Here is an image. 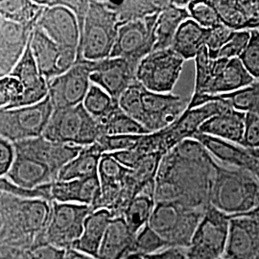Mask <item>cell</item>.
I'll return each instance as SVG.
<instances>
[{
    "label": "cell",
    "mask_w": 259,
    "mask_h": 259,
    "mask_svg": "<svg viewBox=\"0 0 259 259\" xmlns=\"http://www.w3.org/2000/svg\"><path fill=\"white\" fill-rule=\"evenodd\" d=\"M216 161L202 144L186 139L163 157L155 183L156 203L205 210Z\"/></svg>",
    "instance_id": "cell-1"
},
{
    "label": "cell",
    "mask_w": 259,
    "mask_h": 259,
    "mask_svg": "<svg viewBox=\"0 0 259 259\" xmlns=\"http://www.w3.org/2000/svg\"><path fill=\"white\" fill-rule=\"evenodd\" d=\"M208 204L230 216L253 211L259 204L258 178L249 171L216 163Z\"/></svg>",
    "instance_id": "cell-2"
},
{
    "label": "cell",
    "mask_w": 259,
    "mask_h": 259,
    "mask_svg": "<svg viewBox=\"0 0 259 259\" xmlns=\"http://www.w3.org/2000/svg\"><path fill=\"white\" fill-rule=\"evenodd\" d=\"M229 108L232 107L227 101H218L185 110L174 123L166 128L144 135L136 148L144 156L153 153H161L165 156L183 141L193 139L205 121Z\"/></svg>",
    "instance_id": "cell-3"
},
{
    "label": "cell",
    "mask_w": 259,
    "mask_h": 259,
    "mask_svg": "<svg viewBox=\"0 0 259 259\" xmlns=\"http://www.w3.org/2000/svg\"><path fill=\"white\" fill-rule=\"evenodd\" d=\"M120 27L116 14L104 1H90L77 61H101L110 58Z\"/></svg>",
    "instance_id": "cell-4"
},
{
    "label": "cell",
    "mask_w": 259,
    "mask_h": 259,
    "mask_svg": "<svg viewBox=\"0 0 259 259\" xmlns=\"http://www.w3.org/2000/svg\"><path fill=\"white\" fill-rule=\"evenodd\" d=\"M102 136L100 123L85 111L83 104L54 110L42 134L50 141L80 147L93 145Z\"/></svg>",
    "instance_id": "cell-5"
},
{
    "label": "cell",
    "mask_w": 259,
    "mask_h": 259,
    "mask_svg": "<svg viewBox=\"0 0 259 259\" xmlns=\"http://www.w3.org/2000/svg\"><path fill=\"white\" fill-rule=\"evenodd\" d=\"M205 210L186 208L176 203H156L148 226L168 247L186 249Z\"/></svg>",
    "instance_id": "cell-6"
},
{
    "label": "cell",
    "mask_w": 259,
    "mask_h": 259,
    "mask_svg": "<svg viewBox=\"0 0 259 259\" xmlns=\"http://www.w3.org/2000/svg\"><path fill=\"white\" fill-rule=\"evenodd\" d=\"M185 62L171 47L155 50L139 62L136 80L149 92L171 93L182 74Z\"/></svg>",
    "instance_id": "cell-7"
},
{
    "label": "cell",
    "mask_w": 259,
    "mask_h": 259,
    "mask_svg": "<svg viewBox=\"0 0 259 259\" xmlns=\"http://www.w3.org/2000/svg\"><path fill=\"white\" fill-rule=\"evenodd\" d=\"M231 216L208 205L189 246L186 259H219L223 257L229 236Z\"/></svg>",
    "instance_id": "cell-8"
},
{
    "label": "cell",
    "mask_w": 259,
    "mask_h": 259,
    "mask_svg": "<svg viewBox=\"0 0 259 259\" xmlns=\"http://www.w3.org/2000/svg\"><path fill=\"white\" fill-rule=\"evenodd\" d=\"M53 111L49 96L36 105L0 110V138L16 143L41 137Z\"/></svg>",
    "instance_id": "cell-9"
},
{
    "label": "cell",
    "mask_w": 259,
    "mask_h": 259,
    "mask_svg": "<svg viewBox=\"0 0 259 259\" xmlns=\"http://www.w3.org/2000/svg\"><path fill=\"white\" fill-rule=\"evenodd\" d=\"M93 211L90 205L53 201L44 243L59 250L72 249L83 233L87 217Z\"/></svg>",
    "instance_id": "cell-10"
},
{
    "label": "cell",
    "mask_w": 259,
    "mask_h": 259,
    "mask_svg": "<svg viewBox=\"0 0 259 259\" xmlns=\"http://www.w3.org/2000/svg\"><path fill=\"white\" fill-rule=\"evenodd\" d=\"M158 13L120 26L110 58H122L139 65V62L154 50Z\"/></svg>",
    "instance_id": "cell-11"
},
{
    "label": "cell",
    "mask_w": 259,
    "mask_h": 259,
    "mask_svg": "<svg viewBox=\"0 0 259 259\" xmlns=\"http://www.w3.org/2000/svg\"><path fill=\"white\" fill-rule=\"evenodd\" d=\"M90 61L79 60L69 70L48 81V96L54 110L83 104L92 84Z\"/></svg>",
    "instance_id": "cell-12"
},
{
    "label": "cell",
    "mask_w": 259,
    "mask_h": 259,
    "mask_svg": "<svg viewBox=\"0 0 259 259\" xmlns=\"http://www.w3.org/2000/svg\"><path fill=\"white\" fill-rule=\"evenodd\" d=\"M29 44L37 68L47 82L64 74L77 62V50L60 47L37 26L33 30Z\"/></svg>",
    "instance_id": "cell-13"
},
{
    "label": "cell",
    "mask_w": 259,
    "mask_h": 259,
    "mask_svg": "<svg viewBox=\"0 0 259 259\" xmlns=\"http://www.w3.org/2000/svg\"><path fill=\"white\" fill-rule=\"evenodd\" d=\"M91 82L103 89L111 98L118 102L123 93L136 80L138 65L122 58H108L90 62Z\"/></svg>",
    "instance_id": "cell-14"
},
{
    "label": "cell",
    "mask_w": 259,
    "mask_h": 259,
    "mask_svg": "<svg viewBox=\"0 0 259 259\" xmlns=\"http://www.w3.org/2000/svg\"><path fill=\"white\" fill-rule=\"evenodd\" d=\"M226 259H255L259 255V215L254 211L231 216Z\"/></svg>",
    "instance_id": "cell-15"
},
{
    "label": "cell",
    "mask_w": 259,
    "mask_h": 259,
    "mask_svg": "<svg viewBox=\"0 0 259 259\" xmlns=\"http://www.w3.org/2000/svg\"><path fill=\"white\" fill-rule=\"evenodd\" d=\"M142 126L149 133H156L174 123L186 110L187 105L180 95L142 91Z\"/></svg>",
    "instance_id": "cell-16"
},
{
    "label": "cell",
    "mask_w": 259,
    "mask_h": 259,
    "mask_svg": "<svg viewBox=\"0 0 259 259\" xmlns=\"http://www.w3.org/2000/svg\"><path fill=\"white\" fill-rule=\"evenodd\" d=\"M47 37L60 47L77 50L81 33L74 14L65 6H46L37 23Z\"/></svg>",
    "instance_id": "cell-17"
},
{
    "label": "cell",
    "mask_w": 259,
    "mask_h": 259,
    "mask_svg": "<svg viewBox=\"0 0 259 259\" xmlns=\"http://www.w3.org/2000/svg\"><path fill=\"white\" fill-rule=\"evenodd\" d=\"M16 153L33 157L47 164L56 176L70 160L79 155L83 147L50 141L42 136L14 143Z\"/></svg>",
    "instance_id": "cell-18"
},
{
    "label": "cell",
    "mask_w": 259,
    "mask_h": 259,
    "mask_svg": "<svg viewBox=\"0 0 259 259\" xmlns=\"http://www.w3.org/2000/svg\"><path fill=\"white\" fill-rule=\"evenodd\" d=\"M255 81L239 58L216 59L212 60L209 80L203 94L218 95L233 93L249 87Z\"/></svg>",
    "instance_id": "cell-19"
},
{
    "label": "cell",
    "mask_w": 259,
    "mask_h": 259,
    "mask_svg": "<svg viewBox=\"0 0 259 259\" xmlns=\"http://www.w3.org/2000/svg\"><path fill=\"white\" fill-rule=\"evenodd\" d=\"M193 139L226 165L249 171L259 179V159L251 154L250 149L201 133H197Z\"/></svg>",
    "instance_id": "cell-20"
},
{
    "label": "cell",
    "mask_w": 259,
    "mask_h": 259,
    "mask_svg": "<svg viewBox=\"0 0 259 259\" xmlns=\"http://www.w3.org/2000/svg\"><path fill=\"white\" fill-rule=\"evenodd\" d=\"M34 29L0 17V74L12 72L23 55Z\"/></svg>",
    "instance_id": "cell-21"
},
{
    "label": "cell",
    "mask_w": 259,
    "mask_h": 259,
    "mask_svg": "<svg viewBox=\"0 0 259 259\" xmlns=\"http://www.w3.org/2000/svg\"><path fill=\"white\" fill-rule=\"evenodd\" d=\"M10 75L17 78L23 88L19 108L36 105L48 96V83L37 68L30 44H28L23 55Z\"/></svg>",
    "instance_id": "cell-22"
},
{
    "label": "cell",
    "mask_w": 259,
    "mask_h": 259,
    "mask_svg": "<svg viewBox=\"0 0 259 259\" xmlns=\"http://www.w3.org/2000/svg\"><path fill=\"white\" fill-rule=\"evenodd\" d=\"M220 22L232 31L259 29V1H208Z\"/></svg>",
    "instance_id": "cell-23"
},
{
    "label": "cell",
    "mask_w": 259,
    "mask_h": 259,
    "mask_svg": "<svg viewBox=\"0 0 259 259\" xmlns=\"http://www.w3.org/2000/svg\"><path fill=\"white\" fill-rule=\"evenodd\" d=\"M101 195V185L98 176L82 180L57 181L51 184L52 202L90 205L97 204Z\"/></svg>",
    "instance_id": "cell-24"
},
{
    "label": "cell",
    "mask_w": 259,
    "mask_h": 259,
    "mask_svg": "<svg viewBox=\"0 0 259 259\" xmlns=\"http://www.w3.org/2000/svg\"><path fill=\"white\" fill-rule=\"evenodd\" d=\"M5 177L13 184L25 189H35L58 181V177L47 164L19 153H16L15 160Z\"/></svg>",
    "instance_id": "cell-25"
},
{
    "label": "cell",
    "mask_w": 259,
    "mask_h": 259,
    "mask_svg": "<svg viewBox=\"0 0 259 259\" xmlns=\"http://www.w3.org/2000/svg\"><path fill=\"white\" fill-rule=\"evenodd\" d=\"M245 116V112L229 108L205 121L200 127L199 133L242 146Z\"/></svg>",
    "instance_id": "cell-26"
},
{
    "label": "cell",
    "mask_w": 259,
    "mask_h": 259,
    "mask_svg": "<svg viewBox=\"0 0 259 259\" xmlns=\"http://www.w3.org/2000/svg\"><path fill=\"white\" fill-rule=\"evenodd\" d=\"M136 235L123 217L111 220L105 233L98 259H122L133 252Z\"/></svg>",
    "instance_id": "cell-27"
},
{
    "label": "cell",
    "mask_w": 259,
    "mask_h": 259,
    "mask_svg": "<svg viewBox=\"0 0 259 259\" xmlns=\"http://www.w3.org/2000/svg\"><path fill=\"white\" fill-rule=\"evenodd\" d=\"M112 219L113 216L108 209L93 211L87 217L83 224V233L72 249L98 258L105 233Z\"/></svg>",
    "instance_id": "cell-28"
},
{
    "label": "cell",
    "mask_w": 259,
    "mask_h": 259,
    "mask_svg": "<svg viewBox=\"0 0 259 259\" xmlns=\"http://www.w3.org/2000/svg\"><path fill=\"white\" fill-rule=\"evenodd\" d=\"M189 19L190 16L186 7L178 6L174 1H170L166 7L158 13L155 26L156 44L153 51L171 47L178 29Z\"/></svg>",
    "instance_id": "cell-29"
},
{
    "label": "cell",
    "mask_w": 259,
    "mask_h": 259,
    "mask_svg": "<svg viewBox=\"0 0 259 259\" xmlns=\"http://www.w3.org/2000/svg\"><path fill=\"white\" fill-rule=\"evenodd\" d=\"M207 33L208 29L200 26L193 19H187L178 29L171 48L185 61L195 59L205 47Z\"/></svg>",
    "instance_id": "cell-30"
},
{
    "label": "cell",
    "mask_w": 259,
    "mask_h": 259,
    "mask_svg": "<svg viewBox=\"0 0 259 259\" xmlns=\"http://www.w3.org/2000/svg\"><path fill=\"white\" fill-rule=\"evenodd\" d=\"M170 1L162 0H125L120 2L104 1L105 5L113 11L119 21L120 26L142 20L153 16L165 8Z\"/></svg>",
    "instance_id": "cell-31"
},
{
    "label": "cell",
    "mask_w": 259,
    "mask_h": 259,
    "mask_svg": "<svg viewBox=\"0 0 259 259\" xmlns=\"http://www.w3.org/2000/svg\"><path fill=\"white\" fill-rule=\"evenodd\" d=\"M102 156L101 151L95 144L83 147L77 157L63 167L58 181L82 180L98 176V167Z\"/></svg>",
    "instance_id": "cell-32"
},
{
    "label": "cell",
    "mask_w": 259,
    "mask_h": 259,
    "mask_svg": "<svg viewBox=\"0 0 259 259\" xmlns=\"http://www.w3.org/2000/svg\"><path fill=\"white\" fill-rule=\"evenodd\" d=\"M46 6L37 1L5 0L0 1V17L23 26L36 27Z\"/></svg>",
    "instance_id": "cell-33"
},
{
    "label": "cell",
    "mask_w": 259,
    "mask_h": 259,
    "mask_svg": "<svg viewBox=\"0 0 259 259\" xmlns=\"http://www.w3.org/2000/svg\"><path fill=\"white\" fill-rule=\"evenodd\" d=\"M154 193L155 185L146 188L130 203L122 216L135 234L148 225L156 205Z\"/></svg>",
    "instance_id": "cell-34"
},
{
    "label": "cell",
    "mask_w": 259,
    "mask_h": 259,
    "mask_svg": "<svg viewBox=\"0 0 259 259\" xmlns=\"http://www.w3.org/2000/svg\"><path fill=\"white\" fill-rule=\"evenodd\" d=\"M99 123L104 136H137L150 134L139 122L130 117L122 111L119 106Z\"/></svg>",
    "instance_id": "cell-35"
},
{
    "label": "cell",
    "mask_w": 259,
    "mask_h": 259,
    "mask_svg": "<svg viewBox=\"0 0 259 259\" xmlns=\"http://www.w3.org/2000/svg\"><path fill=\"white\" fill-rule=\"evenodd\" d=\"M83 106L93 118L100 122L118 107V102L114 101L100 87L92 83L83 100Z\"/></svg>",
    "instance_id": "cell-36"
},
{
    "label": "cell",
    "mask_w": 259,
    "mask_h": 259,
    "mask_svg": "<svg viewBox=\"0 0 259 259\" xmlns=\"http://www.w3.org/2000/svg\"><path fill=\"white\" fill-rule=\"evenodd\" d=\"M166 248L169 247L165 240L146 225L136 235L133 252L147 256Z\"/></svg>",
    "instance_id": "cell-37"
},
{
    "label": "cell",
    "mask_w": 259,
    "mask_h": 259,
    "mask_svg": "<svg viewBox=\"0 0 259 259\" xmlns=\"http://www.w3.org/2000/svg\"><path fill=\"white\" fill-rule=\"evenodd\" d=\"M23 88L12 75L0 77V110H14L20 107Z\"/></svg>",
    "instance_id": "cell-38"
},
{
    "label": "cell",
    "mask_w": 259,
    "mask_h": 259,
    "mask_svg": "<svg viewBox=\"0 0 259 259\" xmlns=\"http://www.w3.org/2000/svg\"><path fill=\"white\" fill-rule=\"evenodd\" d=\"M142 91L143 87L137 81L132 83L118 99V106L130 117L142 125L143 108H142Z\"/></svg>",
    "instance_id": "cell-39"
},
{
    "label": "cell",
    "mask_w": 259,
    "mask_h": 259,
    "mask_svg": "<svg viewBox=\"0 0 259 259\" xmlns=\"http://www.w3.org/2000/svg\"><path fill=\"white\" fill-rule=\"evenodd\" d=\"M130 169L120 163L108 154H104L98 167V178L100 185H114L124 183Z\"/></svg>",
    "instance_id": "cell-40"
},
{
    "label": "cell",
    "mask_w": 259,
    "mask_h": 259,
    "mask_svg": "<svg viewBox=\"0 0 259 259\" xmlns=\"http://www.w3.org/2000/svg\"><path fill=\"white\" fill-rule=\"evenodd\" d=\"M144 135L102 136L94 144L104 154H111L136 148Z\"/></svg>",
    "instance_id": "cell-41"
},
{
    "label": "cell",
    "mask_w": 259,
    "mask_h": 259,
    "mask_svg": "<svg viewBox=\"0 0 259 259\" xmlns=\"http://www.w3.org/2000/svg\"><path fill=\"white\" fill-rule=\"evenodd\" d=\"M186 9L189 13L190 19L205 29L214 27L221 23L216 11L208 1H189Z\"/></svg>",
    "instance_id": "cell-42"
},
{
    "label": "cell",
    "mask_w": 259,
    "mask_h": 259,
    "mask_svg": "<svg viewBox=\"0 0 259 259\" xmlns=\"http://www.w3.org/2000/svg\"><path fill=\"white\" fill-rule=\"evenodd\" d=\"M195 85L192 95H202L209 80L212 59L209 57L208 49L203 47L195 57Z\"/></svg>",
    "instance_id": "cell-43"
},
{
    "label": "cell",
    "mask_w": 259,
    "mask_h": 259,
    "mask_svg": "<svg viewBox=\"0 0 259 259\" xmlns=\"http://www.w3.org/2000/svg\"><path fill=\"white\" fill-rule=\"evenodd\" d=\"M245 68L255 80H259V30H250V37L247 47L239 56Z\"/></svg>",
    "instance_id": "cell-44"
},
{
    "label": "cell",
    "mask_w": 259,
    "mask_h": 259,
    "mask_svg": "<svg viewBox=\"0 0 259 259\" xmlns=\"http://www.w3.org/2000/svg\"><path fill=\"white\" fill-rule=\"evenodd\" d=\"M250 37V30L235 31L231 39L217 52L213 60L239 58L247 47Z\"/></svg>",
    "instance_id": "cell-45"
},
{
    "label": "cell",
    "mask_w": 259,
    "mask_h": 259,
    "mask_svg": "<svg viewBox=\"0 0 259 259\" xmlns=\"http://www.w3.org/2000/svg\"><path fill=\"white\" fill-rule=\"evenodd\" d=\"M234 32L222 23L208 29L205 47L208 49V54L212 60L217 52L231 39Z\"/></svg>",
    "instance_id": "cell-46"
},
{
    "label": "cell",
    "mask_w": 259,
    "mask_h": 259,
    "mask_svg": "<svg viewBox=\"0 0 259 259\" xmlns=\"http://www.w3.org/2000/svg\"><path fill=\"white\" fill-rule=\"evenodd\" d=\"M38 4L45 5V6H52V5H62L70 10L76 17L80 33L82 35L83 25L85 18L90 8V0H47V1H37Z\"/></svg>",
    "instance_id": "cell-47"
},
{
    "label": "cell",
    "mask_w": 259,
    "mask_h": 259,
    "mask_svg": "<svg viewBox=\"0 0 259 259\" xmlns=\"http://www.w3.org/2000/svg\"><path fill=\"white\" fill-rule=\"evenodd\" d=\"M242 146L250 150L259 148V109L246 112Z\"/></svg>",
    "instance_id": "cell-48"
},
{
    "label": "cell",
    "mask_w": 259,
    "mask_h": 259,
    "mask_svg": "<svg viewBox=\"0 0 259 259\" xmlns=\"http://www.w3.org/2000/svg\"><path fill=\"white\" fill-rule=\"evenodd\" d=\"M65 250L56 249L47 243L32 246L26 251L25 259H63Z\"/></svg>",
    "instance_id": "cell-49"
},
{
    "label": "cell",
    "mask_w": 259,
    "mask_h": 259,
    "mask_svg": "<svg viewBox=\"0 0 259 259\" xmlns=\"http://www.w3.org/2000/svg\"><path fill=\"white\" fill-rule=\"evenodd\" d=\"M15 157L16 151L14 143L0 138V178L7 175L15 160Z\"/></svg>",
    "instance_id": "cell-50"
},
{
    "label": "cell",
    "mask_w": 259,
    "mask_h": 259,
    "mask_svg": "<svg viewBox=\"0 0 259 259\" xmlns=\"http://www.w3.org/2000/svg\"><path fill=\"white\" fill-rule=\"evenodd\" d=\"M146 259H186V250L183 248L170 247L145 256Z\"/></svg>",
    "instance_id": "cell-51"
},
{
    "label": "cell",
    "mask_w": 259,
    "mask_h": 259,
    "mask_svg": "<svg viewBox=\"0 0 259 259\" xmlns=\"http://www.w3.org/2000/svg\"><path fill=\"white\" fill-rule=\"evenodd\" d=\"M63 259H98L91 256L89 254H85L83 252H80L78 250L69 249V250H65V254Z\"/></svg>",
    "instance_id": "cell-52"
},
{
    "label": "cell",
    "mask_w": 259,
    "mask_h": 259,
    "mask_svg": "<svg viewBox=\"0 0 259 259\" xmlns=\"http://www.w3.org/2000/svg\"><path fill=\"white\" fill-rule=\"evenodd\" d=\"M122 259H146L145 258V256H143V255H141V254H139V253H136V252H132V253H130L128 254L127 256H125L124 258Z\"/></svg>",
    "instance_id": "cell-53"
},
{
    "label": "cell",
    "mask_w": 259,
    "mask_h": 259,
    "mask_svg": "<svg viewBox=\"0 0 259 259\" xmlns=\"http://www.w3.org/2000/svg\"><path fill=\"white\" fill-rule=\"evenodd\" d=\"M250 152H251V154H252L254 157L259 159V148L254 149V150H250Z\"/></svg>",
    "instance_id": "cell-54"
},
{
    "label": "cell",
    "mask_w": 259,
    "mask_h": 259,
    "mask_svg": "<svg viewBox=\"0 0 259 259\" xmlns=\"http://www.w3.org/2000/svg\"><path fill=\"white\" fill-rule=\"evenodd\" d=\"M253 211H254V212H255V213H257V214H258V215H259V204H258V206H257V208H256V209H254V210H253Z\"/></svg>",
    "instance_id": "cell-55"
},
{
    "label": "cell",
    "mask_w": 259,
    "mask_h": 259,
    "mask_svg": "<svg viewBox=\"0 0 259 259\" xmlns=\"http://www.w3.org/2000/svg\"><path fill=\"white\" fill-rule=\"evenodd\" d=\"M2 227V218H1V215H0V229Z\"/></svg>",
    "instance_id": "cell-56"
},
{
    "label": "cell",
    "mask_w": 259,
    "mask_h": 259,
    "mask_svg": "<svg viewBox=\"0 0 259 259\" xmlns=\"http://www.w3.org/2000/svg\"><path fill=\"white\" fill-rule=\"evenodd\" d=\"M255 259H259V255H258V256H257V257H256V258H255Z\"/></svg>",
    "instance_id": "cell-57"
},
{
    "label": "cell",
    "mask_w": 259,
    "mask_h": 259,
    "mask_svg": "<svg viewBox=\"0 0 259 259\" xmlns=\"http://www.w3.org/2000/svg\"><path fill=\"white\" fill-rule=\"evenodd\" d=\"M219 259H226V258H224V257H221V258H219Z\"/></svg>",
    "instance_id": "cell-58"
},
{
    "label": "cell",
    "mask_w": 259,
    "mask_h": 259,
    "mask_svg": "<svg viewBox=\"0 0 259 259\" xmlns=\"http://www.w3.org/2000/svg\"><path fill=\"white\" fill-rule=\"evenodd\" d=\"M1 76H3V75H1V74H0V77H1Z\"/></svg>",
    "instance_id": "cell-59"
},
{
    "label": "cell",
    "mask_w": 259,
    "mask_h": 259,
    "mask_svg": "<svg viewBox=\"0 0 259 259\" xmlns=\"http://www.w3.org/2000/svg\"><path fill=\"white\" fill-rule=\"evenodd\" d=\"M258 30H259V29H258Z\"/></svg>",
    "instance_id": "cell-60"
}]
</instances>
